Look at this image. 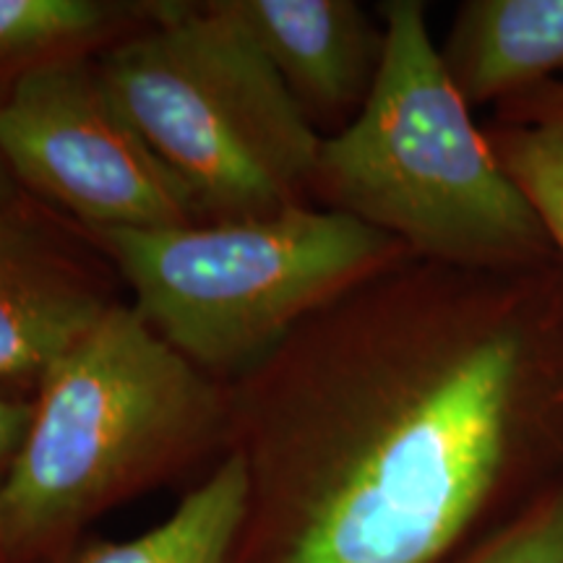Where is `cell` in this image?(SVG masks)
Listing matches in <instances>:
<instances>
[{"label":"cell","instance_id":"obj_1","mask_svg":"<svg viewBox=\"0 0 563 563\" xmlns=\"http://www.w3.org/2000/svg\"><path fill=\"white\" fill-rule=\"evenodd\" d=\"M228 391L235 563H456L563 488V264L407 253Z\"/></svg>","mask_w":563,"mask_h":563},{"label":"cell","instance_id":"obj_2","mask_svg":"<svg viewBox=\"0 0 563 563\" xmlns=\"http://www.w3.org/2000/svg\"><path fill=\"white\" fill-rule=\"evenodd\" d=\"M378 19L386 32L378 79L363 110L323 136L311 199L428 262L481 272L555 262L538 211L449 79L426 3L386 0Z\"/></svg>","mask_w":563,"mask_h":563},{"label":"cell","instance_id":"obj_3","mask_svg":"<svg viewBox=\"0 0 563 563\" xmlns=\"http://www.w3.org/2000/svg\"><path fill=\"white\" fill-rule=\"evenodd\" d=\"M230 441V391L115 302L34 394L0 483V563L66 551L110 506Z\"/></svg>","mask_w":563,"mask_h":563},{"label":"cell","instance_id":"obj_4","mask_svg":"<svg viewBox=\"0 0 563 563\" xmlns=\"http://www.w3.org/2000/svg\"><path fill=\"white\" fill-rule=\"evenodd\" d=\"M97 66L201 222L311 199L323 136L222 0H162L157 16L97 55Z\"/></svg>","mask_w":563,"mask_h":563},{"label":"cell","instance_id":"obj_5","mask_svg":"<svg viewBox=\"0 0 563 563\" xmlns=\"http://www.w3.org/2000/svg\"><path fill=\"white\" fill-rule=\"evenodd\" d=\"M81 235L121 274L141 319L224 386L264 363L321 306L410 253L371 224L311 203Z\"/></svg>","mask_w":563,"mask_h":563},{"label":"cell","instance_id":"obj_6","mask_svg":"<svg viewBox=\"0 0 563 563\" xmlns=\"http://www.w3.org/2000/svg\"><path fill=\"white\" fill-rule=\"evenodd\" d=\"M0 157L81 232L201 222L102 81L97 55L42 63L0 91Z\"/></svg>","mask_w":563,"mask_h":563},{"label":"cell","instance_id":"obj_7","mask_svg":"<svg viewBox=\"0 0 563 563\" xmlns=\"http://www.w3.org/2000/svg\"><path fill=\"white\" fill-rule=\"evenodd\" d=\"M76 245L21 214H0V389L34 397L115 306Z\"/></svg>","mask_w":563,"mask_h":563},{"label":"cell","instance_id":"obj_8","mask_svg":"<svg viewBox=\"0 0 563 563\" xmlns=\"http://www.w3.org/2000/svg\"><path fill=\"white\" fill-rule=\"evenodd\" d=\"M316 129L342 131L371 97L386 32L355 0H222Z\"/></svg>","mask_w":563,"mask_h":563},{"label":"cell","instance_id":"obj_9","mask_svg":"<svg viewBox=\"0 0 563 563\" xmlns=\"http://www.w3.org/2000/svg\"><path fill=\"white\" fill-rule=\"evenodd\" d=\"M439 53L470 108L501 102L563 68V0H464Z\"/></svg>","mask_w":563,"mask_h":563},{"label":"cell","instance_id":"obj_10","mask_svg":"<svg viewBox=\"0 0 563 563\" xmlns=\"http://www.w3.org/2000/svg\"><path fill=\"white\" fill-rule=\"evenodd\" d=\"M251 506L245 460L228 449L207 481L165 522L131 540H87L60 551L58 563H235Z\"/></svg>","mask_w":563,"mask_h":563},{"label":"cell","instance_id":"obj_11","mask_svg":"<svg viewBox=\"0 0 563 563\" xmlns=\"http://www.w3.org/2000/svg\"><path fill=\"white\" fill-rule=\"evenodd\" d=\"M157 3L125 0H0V74L100 55L157 16Z\"/></svg>","mask_w":563,"mask_h":563},{"label":"cell","instance_id":"obj_12","mask_svg":"<svg viewBox=\"0 0 563 563\" xmlns=\"http://www.w3.org/2000/svg\"><path fill=\"white\" fill-rule=\"evenodd\" d=\"M483 133L563 264V81L555 76L496 102Z\"/></svg>","mask_w":563,"mask_h":563},{"label":"cell","instance_id":"obj_13","mask_svg":"<svg viewBox=\"0 0 563 563\" xmlns=\"http://www.w3.org/2000/svg\"><path fill=\"white\" fill-rule=\"evenodd\" d=\"M456 563H563V488Z\"/></svg>","mask_w":563,"mask_h":563},{"label":"cell","instance_id":"obj_14","mask_svg":"<svg viewBox=\"0 0 563 563\" xmlns=\"http://www.w3.org/2000/svg\"><path fill=\"white\" fill-rule=\"evenodd\" d=\"M34 415V397H21L0 389V483L11 473L13 462L24 446Z\"/></svg>","mask_w":563,"mask_h":563},{"label":"cell","instance_id":"obj_15","mask_svg":"<svg viewBox=\"0 0 563 563\" xmlns=\"http://www.w3.org/2000/svg\"><path fill=\"white\" fill-rule=\"evenodd\" d=\"M19 183L13 178L9 165L0 157V214L13 207H19Z\"/></svg>","mask_w":563,"mask_h":563}]
</instances>
